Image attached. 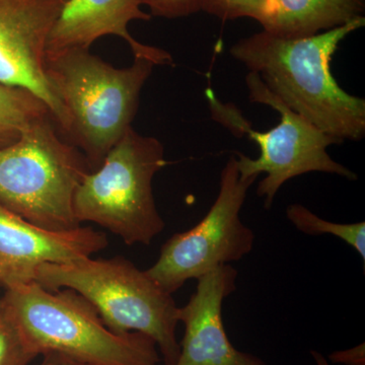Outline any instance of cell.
<instances>
[{"instance_id": "obj_1", "label": "cell", "mask_w": 365, "mask_h": 365, "mask_svg": "<svg viewBox=\"0 0 365 365\" xmlns=\"http://www.w3.org/2000/svg\"><path fill=\"white\" fill-rule=\"evenodd\" d=\"M364 26L365 16L302 38H284L263 30L237 41L230 53L319 130L343 143L359 141L365 135V100L338 85L331 60L340 43Z\"/></svg>"}, {"instance_id": "obj_2", "label": "cell", "mask_w": 365, "mask_h": 365, "mask_svg": "<svg viewBox=\"0 0 365 365\" xmlns=\"http://www.w3.org/2000/svg\"><path fill=\"white\" fill-rule=\"evenodd\" d=\"M155 66L134 57L131 66L115 68L86 49L46 52V79L66 115L62 137L85 155L91 170L131 128Z\"/></svg>"}, {"instance_id": "obj_3", "label": "cell", "mask_w": 365, "mask_h": 365, "mask_svg": "<svg viewBox=\"0 0 365 365\" xmlns=\"http://www.w3.org/2000/svg\"><path fill=\"white\" fill-rule=\"evenodd\" d=\"M38 355L56 353L83 365H158L155 341L144 334H115L96 307L74 290L39 283L6 289L1 297Z\"/></svg>"}, {"instance_id": "obj_4", "label": "cell", "mask_w": 365, "mask_h": 365, "mask_svg": "<svg viewBox=\"0 0 365 365\" xmlns=\"http://www.w3.org/2000/svg\"><path fill=\"white\" fill-rule=\"evenodd\" d=\"M35 281L48 290H74L97 309L115 334L138 332L155 341L165 365L180 356V307L146 271L124 257L43 264Z\"/></svg>"}, {"instance_id": "obj_5", "label": "cell", "mask_w": 365, "mask_h": 365, "mask_svg": "<svg viewBox=\"0 0 365 365\" xmlns=\"http://www.w3.org/2000/svg\"><path fill=\"white\" fill-rule=\"evenodd\" d=\"M91 170L54 118H42L0 150V204L38 227L76 230L81 225L74 216V193Z\"/></svg>"}, {"instance_id": "obj_6", "label": "cell", "mask_w": 365, "mask_h": 365, "mask_svg": "<svg viewBox=\"0 0 365 365\" xmlns=\"http://www.w3.org/2000/svg\"><path fill=\"white\" fill-rule=\"evenodd\" d=\"M165 163L158 139L129 128L76 189L73 212L79 225H101L128 246H150L165 227L153 191V178Z\"/></svg>"}, {"instance_id": "obj_7", "label": "cell", "mask_w": 365, "mask_h": 365, "mask_svg": "<svg viewBox=\"0 0 365 365\" xmlns=\"http://www.w3.org/2000/svg\"><path fill=\"white\" fill-rule=\"evenodd\" d=\"M251 102L269 106L279 113V123L267 132L255 131L234 105L217 100L211 91H206L212 117L237 137L248 135L260 148L259 158L237 153V165L242 177H257L265 173L257 194L264 199L266 209L272 207L274 198L284 182L307 173L319 172L356 180L351 170L334 160L329 146L343 141L327 135L299 114L292 111L264 85L260 76L249 72L246 76Z\"/></svg>"}, {"instance_id": "obj_8", "label": "cell", "mask_w": 365, "mask_h": 365, "mask_svg": "<svg viewBox=\"0 0 365 365\" xmlns=\"http://www.w3.org/2000/svg\"><path fill=\"white\" fill-rule=\"evenodd\" d=\"M258 179L242 177L235 155H230L220 176L215 203L198 225L170 237L160 249L158 261L146 273L168 294H173L190 279L203 275L251 253L255 235L241 220L249 189Z\"/></svg>"}, {"instance_id": "obj_9", "label": "cell", "mask_w": 365, "mask_h": 365, "mask_svg": "<svg viewBox=\"0 0 365 365\" xmlns=\"http://www.w3.org/2000/svg\"><path fill=\"white\" fill-rule=\"evenodd\" d=\"M68 0H0V83L35 93L60 134L66 120L45 76L48 41Z\"/></svg>"}, {"instance_id": "obj_10", "label": "cell", "mask_w": 365, "mask_h": 365, "mask_svg": "<svg viewBox=\"0 0 365 365\" xmlns=\"http://www.w3.org/2000/svg\"><path fill=\"white\" fill-rule=\"evenodd\" d=\"M108 245L104 232L83 227L44 230L0 204V285L6 290L34 282L43 264L81 260Z\"/></svg>"}, {"instance_id": "obj_11", "label": "cell", "mask_w": 365, "mask_h": 365, "mask_svg": "<svg viewBox=\"0 0 365 365\" xmlns=\"http://www.w3.org/2000/svg\"><path fill=\"white\" fill-rule=\"evenodd\" d=\"M237 277V270L225 265L197 279L195 294L180 307L185 335L175 365H268L253 354L235 349L225 333L223 300L235 292Z\"/></svg>"}, {"instance_id": "obj_12", "label": "cell", "mask_w": 365, "mask_h": 365, "mask_svg": "<svg viewBox=\"0 0 365 365\" xmlns=\"http://www.w3.org/2000/svg\"><path fill=\"white\" fill-rule=\"evenodd\" d=\"M141 0H68L53 28L47 51L90 50L104 36H118L126 41L134 57L150 60L155 66H173L169 52L138 42L128 32L132 21H150L140 9Z\"/></svg>"}, {"instance_id": "obj_13", "label": "cell", "mask_w": 365, "mask_h": 365, "mask_svg": "<svg viewBox=\"0 0 365 365\" xmlns=\"http://www.w3.org/2000/svg\"><path fill=\"white\" fill-rule=\"evenodd\" d=\"M278 11L267 32L302 38L364 18L365 0H276Z\"/></svg>"}, {"instance_id": "obj_14", "label": "cell", "mask_w": 365, "mask_h": 365, "mask_svg": "<svg viewBox=\"0 0 365 365\" xmlns=\"http://www.w3.org/2000/svg\"><path fill=\"white\" fill-rule=\"evenodd\" d=\"M47 116H52L49 108L32 91L0 83V150L18 141L26 128Z\"/></svg>"}, {"instance_id": "obj_15", "label": "cell", "mask_w": 365, "mask_h": 365, "mask_svg": "<svg viewBox=\"0 0 365 365\" xmlns=\"http://www.w3.org/2000/svg\"><path fill=\"white\" fill-rule=\"evenodd\" d=\"M288 220L304 234L333 235L356 250L365 262V223H335L319 217L302 204H292L287 209Z\"/></svg>"}, {"instance_id": "obj_16", "label": "cell", "mask_w": 365, "mask_h": 365, "mask_svg": "<svg viewBox=\"0 0 365 365\" xmlns=\"http://www.w3.org/2000/svg\"><path fill=\"white\" fill-rule=\"evenodd\" d=\"M199 7L222 21L253 19L265 31L272 26L278 11L276 0H199Z\"/></svg>"}, {"instance_id": "obj_17", "label": "cell", "mask_w": 365, "mask_h": 365, "mask_svg": "<svg viewBox=\"0 0 365 365\" xmlns=\"http://www.w3.org/2000/svg\"><path fill=\"white\" fill-rule=\"evenodd\" d=\"M37 356L0 299V365H29Z\"/></svg>"}, {"instance_id": "obj_18", "label": "cell", "mask_w": 365, "mask_h": 365, "mask_svg": "<svg viewBox=\"0 0 365 365\" xmlns=\"http://www.w3.org/2000/svg\"><path fill=\"white\" fill-rule=\"evenodd\" d=\"M143 6L150 9L151 16L178 19L200 11L199 0H141Z\"/></svg>"}, {"instance_id": "obj_19", "label": "cell", "mask_w": 365, "mask_h": 365, "mask_svg": "<svg viewBox=\"0 0 365 365\" xmlns=\"http://www.w3.org/2000/svg\"><path fill=\"white\" fill-rule=\"evenodd\" d=\"M333 364H342L345 365H365L364 343L351 348V349L335 351L329 356Z\"/></svg>"}, {"instance_id": "obj_20", "label": "cell", "mask_w": 365, "mask_h": 365, "mask_svg": "<svg viewBox=\"0 0 365 365\" xmlns=\"http://www.w3.org/2000/svg\"><path fill=\"white\" fill-rule=\"evenodd\" d=\"M40 365H73V362L56 353H49L44 355V360Z\"/></svg>"}, {"instance_id": "obj_21", "label": "cell", "mask_w": 365, "mask_h": 365, "mask_svg": "<svg viewBox=\"0 0 365 365\" xmlns=\"http://www.w3.org/2000/svg\"><path fill=\"white\" fill-rule=\"evenodd\" d=\"M311 354L314 361H316L317 365H330L329 364L328 360L325 359V356L321 354V353L316 351V350H312Z\"/></svg>"}, {"instance_id": "obj_22", "label": "cell", "mask_w": 365, "mask_h": 365, "mask_svg": "<svg viewBox=\"0 0 365 365\" xmlns=\"http://www.w3.org/2000/svg\"><path fill=\"white\" fill-rule=\"evenodd\" d=\"M73 365H83V364H73Z\"/></svg>"}]
</instances>
